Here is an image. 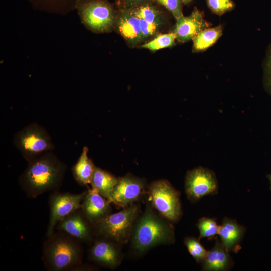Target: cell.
I'll return each instance as SVG.
<instances>
[{
    "label": "cell",
    "mask_w": 271,
    "mask_h": 271,
    "mask_svg": "<svg viewBox=\"0 0 271 271\" xmlns=\"http://www.w3.org/2000/svg\"><path fill=\"white\" fill-rule=\"evenodd\" d=\"M66 169L64 163L48 151L28 162L19 184L28 197L35 198L45 192L58 191Z\"/></svg>",
    "instance_id": "cell-1"
},
{
    "label": "cell",
    "mask_w": 271,
    "mask_h": 271,
    "mask_svg": "<svg viewBox=\"0 0 271 271\" xmlns=\"http://www.w3.org/2000/svg\"><path fill=\"white\" fill-rule=\"evenodd\" d=\"M147 203L144 213L136 220L130 240L136 253L143 254L151 248L175 241L174 227L170 221L160 216Z\"/></svg>",
    "instance_id": "cell-2"
},
{
    "label": "cell",
    "mask_w": 271,
    "mask_h": 271,
    "mask_svg": "<svg viewBox=\"0 0 271 271\" xmlns=\"http://www.w3.org/2000/svg\"><path fill=\"white\" fill-rule=\"evenodd\" d=\"M82 243L69 234L57 230L47 237L42 247V260L49 271L71 270L82 262Z\"/></svg>",
    "instance_id": "cell-3"
},
{
    "label": "cell",
    "mask_w": 271,
    "mask_h": 271,
    "mask_svg": "<svg viewBox=\"0 0 271 271\" xmlns=\"http://www.w3.org/2000/svg\"><path fill=\"white\" fill-rule=\"evenodd\" d=\"M77 10L81 23L96 33L114 30L117 10L107 0H76Z\"/></svg>",
    "instance_id": "cell-4"
},
{
    "label": "cell",
    "mask_w": 271,
    "mask_h": 271,
    "mask_svg": "<svg viewBox=\"0 0 271 271\" xmlns=\"http://www.w3.org/2000/svg\"><path fill=\"white\" fill-rule=\"evenodd\" d=\"M140 208L136 203L121 211L110 214L94 226L95 236L103 237L122 245L131 238Z\"/></svg>",
    "instance_id": "cell-5"
},
{
    "label": "cell",
    "mask_w": 271,
    "mask_h": 271,
    "mask_svg": "<svg viewBox=\"0 0 271 271\" xmlns=\"http://www.w3.org/2000/svg\"><path fill=\"white\" fill-rule=\"evenodd\" d=\"M151 206L160 215L170 222H177L182 212L180 192L167 180H158L148 187Z\"/></svg>",
    "instance_id": "cell-6"
},
{
    "label": "cell",
    "mask_w": 271,
    "mask_h": 271,
    "mask_svg": "<svg viewBox=\"0 0 271 271\" xmlns=\"http://www.w3.org/2000/svg\"><path fill=\"white\" fill-rule=\"evenodd\" d=\"M13 143L27 162L55 148L46 129L36 123L18 131L14 137Z\"/></svg>",
    "instance_id": "cell-7"
},
{
    "label": "cell",
    "mask_w": 271,
    "mask_h": 271,
    "mask_svg": "<svg viewBox=\"0 0 271 271\" xmlns=\"http://www.w3.org/2000/svg\"><path fill=\"white\" fill-rule=\"evenodd\" d=\"M87 191L81 193L53 192L49 198L50 215L46 231L49 237L54 232L58 223L65 217L79 209Z\"/></svg>",
    "instance_id": "cell-8"
},
{
    "label": "cell",
    "mask_w": 271,
    "mask_h": 271,
    "mask_svg": "<svg viewBox=\"0 0 271 271\" xmlns=\"http://www.w3.org/2000/svg\"><path fill=\"white\" fill-rule=\"evenodd\" d=\"M218 182L211 170L199 167L187 172L185 180V190L187 198L196 202L208 195L216 194Z\"/></svg>",
    "instance_id": "cell-9"
},
{
    "label": "cell",
    "mask_w": 271,
    "mask_h": 271,
    "mask_svg": "<svg viewBox=\"0 0 271 271\" xmlns=\"http://www.w3.org/2000/svg\"><path fill=\"white\" fill-rule=\"evenodd\" d=\"M146 192V181L128 174L118 178L111 194L112 203L124 208L136 203Z\"/></svg>",
    "instance_id": "cell-10"
},
{
    "label": "cell",
    "mask_w": 271,
    "mask_h": 271,
    "mask_svg": "<svg viewBox=\"0 0 271 271\" xmlns=\"http://www.w3.org/2000/svg\"><path fill=\"white\" fill-rule=\"evenodd\" d=\"M120 245L109 239L97 236L89 250L88 258L102 266L114 269L122 259Z\"/></svg>",
    "instance_id": "cell-11"
},
{
    "label": "cell",
    "mask_w": 271,
    "mask_h": 271,
    "mask_svg": "<svg viewBox=\"0 0 271 271\" xmlns=\"http://www.w3.org/2000/svg\"><path fill=\"white\" fill-rule=\"evenodd\" d=\"M55 229L69 234L82 243H92L96 237L94 226L88 220L80 208L59 221Z\"/></svg>",
    "instance_id": "cell-12"
},
{
    "label": "cell",
    "mask_w": 271,
    "mask_h": 271,
    "mask_svg": "<svg viewBox=\"0 0 271 271\" xmlns=\"http://www.w3.org/2000/svg\"><path fill=\"white\" fill-rule=\"evenodd\" d=\"M111 202L94 188H89L82 200L80 209L94 226L111 214Z\"/></svg>",
    "instance_id": "cell-13"
},
{
    "label": "cell",
    "mask_w": 271,
    "mask_h": 271,
    "mask_svg": "<svg viewBox=\"0 0 271 271\" xmlns=\"http://www.w3.org/2000/svg\"><path fill=\"white\" fill-rule=\"evenodd\" d=\"M210 23L204 18L203 13L195 7L188 16L176 20L173 31L177 41L186 42L192 40L201 31L209 28Z\"/></svg>",
    "instance_id": "cell-14"
},
{
    "label": "cell",
    "mask_w": 271,
    "mask_h": 271,
    "mask_svg": "<svg viewBox=\"0 0 271 271\" xmlns=\"http://www.w3.org/2000/svg\"><path fill=\"white\" fill-rule=\"evenodd\" d=\"M115 29L132 45L143 42L140 19L128 9H119L117 10Z\"/></svg>",
    "instance_id": "cell-15"
},
{
    "label": "cell",
    "mask_w": 271,
    "mask_h": 271,
    "mask_svg": "<svg viewBox=\"0 0 271 271\" xmlns=\"http://www.w3.org/2000/svg\"><path fill=\"white\" fill-rule=\"evenodd\" d=\"M245 228L235 220L225 217L219 226L218 235L221 242L228 252L237 253L241 249L240 243Z\"/></svg>",
    "instance_id": "cell-16"
},
{
    "label": "cell",
    "mask_w": 271,
    "mask_h": 271,
    "mask_svg": "<svg viewBox=\"0 0 271 271\" xmlns=\"http://www.w3.org/2000/svg\"><path fill=\"white\" fill-rule=\"evenodd\" d=\"M233 261L221 241L217 238L213 248L208 251L202 262V270L205 271H225L233 266Z\"/></svg>",
    "instance_id": "cell-17"
},
{
    "label": "cell",
    "mask_w": 271,
    "mask_h": 271,
    "mask_svg": "<svg viewBox=\"0 0 271 271\" xmlns=\"http://www.w3.org/2000/svg\"><path fill=\"white\" fill-rule=\"evenodd\" d=\"M117 181L118 178L110 173L95 166L90 184L92 188L112 203L111 194Z\"/></svg>",
    "instance_id": "cell-18"
},
{
    "label": "cell",
    "mask_w": 271,
    "mask_h": 271,
    "mask_svg": "<svg viewBox=\"0 0 271 271\" xmlns=\"http://www.w3.org/2000/svg\"><path fill=\"white\" fill-rule=\"evenodd\" d=\"M88 148L84 146L82 152L72 168L74 178L81 185L90 184L95 165L88 157Z\"/></svg>",
    "instance_id": "cell-19"
},
{
    "label": "cell",
    "mask_w": 271,
    "mask_h": 271,
    "mask_svg": "<svg viewBox=\"0 0 271 271\" xmlns=\"http://www.w3.org/2000/svg\"><path fill=\"white\" fill-rule=\"evenodd\" d=\"M222 27L219 25L201 31L193 39L192 50L194 52L204 51L214 45L222 35Z\"/></svg>",
    "instance_id": "cell-20"
},
{
    "label": "cell",
    "mask_w": 271,
    "mask_h": 271,
    "mask_svg": "<svg viewBox=\"0 0 271 271\" xmlns=\"http://www.w3.org/2000/svg\"><path fill=\"white\" fill-rule=\"evenodd\" d=\"M126 9H128L139 18L143 19L150 24L159 27L163 24V16L161 12L152 4V2Z\"/></svg>",
    "instance_id": "cell-21"
},
{
    "label": "cell",
    "mask_w": 271,
    "mask_h": 271,
    "mask_svg": "<svg viewBox=\"0 0 271 271\" xmlns=\"http://www.w3.org/2000/svg\"><path fill=\"white\" fill-rule=\"evenodd\" d=\"M176 36L173 32L157 35L153 39L142 45V47L150 51H157L172 47L175 44Z\"/></svg>",
    "instance_id": "cell-22"
},
{
    "label": "cell",
    "mask_w": 271,
    "mask_h": 271,
    "mask_svg": "<svg viewBox=\"0 0 271 271\" xmlns=\"http://www.w3.org/2000/svg\"><path fill=\"white\" fill-rule=\"evenodd\" d=\"M184 243L189 253L197 262L202 263L204 261L208 251L202 246L199 239L193 237H186L184 239Z\"/></svg>",
    "instance_id": "cell-23"
},
{
    "label": "cell",
    "mask_w": 271,
    "mask_h": 271,
    "mask_svg": "<svg viewBox=\"0 0 271 271\" xmlns=\"http://www.w3.org/2000/svg\"><path fill=\"white\" fill-rule=\"evenodd\" d=\"M199 231L198 239L215 236L218 234L219 226L214 218L203 217L199 219L197 224Z\"/></svg>",
    "instance_id": "cell-24"
},
{
    "label": "cell",
    "mask_w": 271,
    "mask_h": 271,
    "mask_svg": "<svg viewBox=\"0 0 271 271\" xmlns=\"http://www.w3.org/2000/svg\"><path fill=\"white\" fill-rule=\"evenodd\" d=\"M208 7L214 14L221 16L235 7L232 0H206Z\"/></svg>",
    "instance_id": "cell-25"
},
{
    "label": "cell",
    "mask_w": 271,
    "mask_h": 271,
    "mask_svg": "<svg viewBox=\"0 0 271 271\" xmlns=\"http://www.w3.org/2000/svg\"><path fill=\"white\" fill-rule=\"evenodd\" d=\"M159 5L164 7L177 20L183 16V2L181 0H152Z\"/></svg>",
    "instance_id": "cell-26"
},
{
    "label": "cell",
    "mask_w": 271,
    "mask_h": 271,
    "mask_svg": "<svg viewBox=\"0 0 271 271\" xmlns=\"http://www.w3.org/2000/svg\"><path fill=\"white\" fill-rule=\"evenodd\" d=\"M142 34V41L147 40L156 34L159 27L149 23L142 19L139 18Z\"/></svg>",
    "instance_id": "cell-27"
},
{
    "label": "cell",
    "mask_w": 271,
    "mask_h": 271,
    "mask_svg": "<svg viewBox=\"0 0 271 271\" xmlns=\"http://www.w3.org/2000/svg\"><path fill=\"white\" fill-rule=\"evenodd\" d=\"M264 70L265 87L269 93L271 94V45L267 53Z\"/></svg>",
    "instance_id": "cell-28"
},
{
    "label": "cell",
    "mask_w": 271,
    "mask_h": 271,
    "mask_svg": "<svg viewBox=\"0 0 271 271\" xmlns=\"http://www.w3.org/2000/svg\"><path fill=\"white\" fill-rule=\"evenodd\" d=\"M151 2L152 0H117L116 4L119 9H129Z\"/></svg>",
    "instance_id": "cell-29"
},
{
    "label": "cell",
    "mask_w": 271,
    "mask_h": 271,
    "mask_svg": "<svg viewBox=\"0 0 271 271\" xmlns=\"http://www.w3.org/2000/svg\"><path fill=\"white\" fill-rule=\"evenodd\" d=\"M46 2H49V3H59L60 2H62L64 0H44Z\"/></svg>",
    "instance_id": "cell-30"
},
{
    "label": "cell",
    "mask_w": 271,
    "mask_h": 271,
    "mask_svg": "<svg viewBox=\"0 0 271 271\" xmlns=\"http://www.w3.org/2000/svg\"><path fill=\"white\" fill-rule=\"evenodd\" d=\"M183 4H187L190 3L192 0H181Z\"/></svg>",
    "instance_id": "cell-31"
},
{
    "label": "cell",
    "mask_w": 271,
    "mask_h": 271,
    "mask_svg": "<svg viewBox=\"0 0 271 271\" xmlns=\"http://www.w3.org/2000/svg\"><path fill=\"white\" fill-rule=\"evenodd\" d=\"M267 177L269 179V183H270V189L271 190V174H269L268 176H267Z\"/></svg>",
    "instance_id": "cell-32"
}]
</instances>
